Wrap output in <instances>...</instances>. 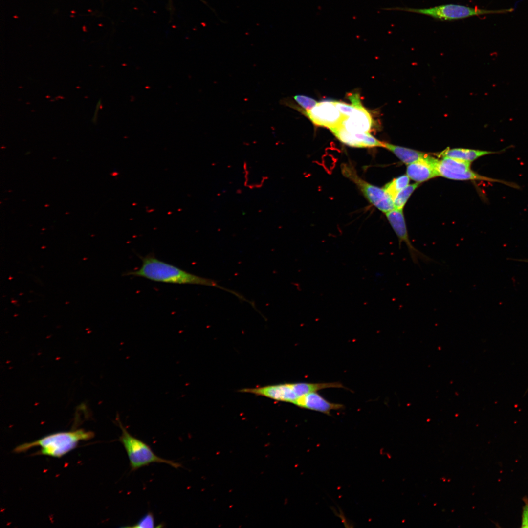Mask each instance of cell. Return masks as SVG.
Segmentation results:
<instances>
[{
	"instance_id": "6da1fadb",
	"label": "cell",
	"mask_w": 528,
	"mask_h": 528,
	"mask_svg": "<svg viewBox=\"0 0 528 528\" xmlns=\"http://www.w3.org/2000/svg\"><path fill=\"white\" fill-rule=\"evenodd\" d=\"M142 264L137 270L126 272L125 276L144 278L150 280L165 283L199 285L217 287L227 291L243 300L244 297L233 290L219 285L212 279L188 272L173 264L157 258L151 253L140 257Z\"/></svg>"
},
{
	"instance_id": "7a4b0ae2",
	"label": "cell",
	"mask_w": 528,
	"mask_h": 528,
	"mask_svg": "<svg viewBox=\"0 0 528 528\" xmlns=\"http://www.w3.org/2000/svg\"><path fill=\"white\" fill-rule=\"evenodd\" d=\"M94 436L93 432L82 429L58 432L31 442L21 444L17 446L13 452L22 453L32 447L40 446L41 449L37 454L60 458L74 449L79 441L90 440Z\"/></svg>"
},
{
	"instance_id": "3957f363",
	"label": "cell",
	"mask_w": 528,
	"mask_h": 528,
	"mask_svg": "<svg viewBox=\"0 0 528 528\" xmlns=\"http://www.w3.org/2000/svg\"><path fill=\"white\" fill-rule=\"evenodd\" d=\"M116 423L121 430L118 440L123 445L128 455L130 465L134 471L152 463H163L175 468L182 467L180 463L161 458L156 455L145 442L132 436L124 426L119 418Z\"/></svg>"
},
{
	"instance_id": "277c9868",
	"label": "cell",
	"mask_w": 528,
	"mask_h": 528,
	"mask_svg": "<svg viewBox=\"0 0 528 528\" xmlns=\"http://www.w3.org/2000/svg\"><path fill=\"white\" fill-rule=\"evenodd\" d=\"M386 10H398L420 14L442 21L463 19L468 17L490 14H502L511 12L513 9L487 10L473 8L464 5L448 4L428 8H413L408 7H394Z\"/></svg>"
},
{
	"instance_id": "5b68a950",
	"label": "cell",
	"mask_w": 528,
	"mask_h": 528,
	"mask_svg": "<svg viewBox=\"0 0 528 528\" xmlns=\"http://www.w3.org/2000/svg\"><path fill=\"white\" fill-rule=\"evenodd\" d=\"M471 162L448 157L437 160L436 169L439 176L458 180H480L497 182L517 189L518 184L502 179L491 178L481 175L471 170Z\"/></svg>"
},
{
	"instance_id": "8992f818",
	"label": "cell",
	"mask_w": 528,
	"mask_h": 528,
	"mask_svg": "<svg viewBox=\"0 0 528 528\" xmlns=\"http://www.w3.org/2000/svg\"><path fill=\"white\" fill-rule=\"evenodd\" d=\"M343 175L352 180L359 188L365 197L374 207L386 213L395 208L393 198L385 188L365 181L357 174L354 169L348 164L341 166Z\"/></svg>"
},
{
	"instance_id": "52a82bcc",
	"label": "cell",
	"mask_w": 528,
	"mask_h": 528,
	"mask_svg": "<svg viewBox=\"0 0 528 528\" xmlns=\"http://www.w3.org/2000/svg\"><path fill=\"white\" fill-rule=\"evenodd\" d=\"M387 220L398 239L399 247L404 243L413 262L419 265V260L428 263L435 261L413 246L410 241L402 209H394L385 213Z\"/></svg>"
},
{
	"instance_id": "ba28073f",
	"label": "cell",
	"mask_w": 528,
	"mask_h": 528,
	"mask_svg": "<svg viewBox=\"0 0 528 528\" xmlns=\"http://www.w3.org/2000/svg\"><path fill=\"white\" fill-rule=\"evenodd\" d=\"M305 115L316 126L329 129L340 125L345 117L338 110L333 101L318 102L312 109L305 110Z\"/></svg>"
},
{
	"instance_id": "9c48e42d",
	"label": "cell",
	"mask_w": 528,
	"mask_h": 528,
	"mask_svg": "<svg viewBox=\"0 0 528 528\" xmlns=\"http://www.w3.org/2000/svg\"><path fill=\"white\" fill-rule=\"evenodd\" d=\"M242 392L264 396L277 401L293 403L298 398L293 383H284L254 388L242 389Z\"/></svg>"
},
{
	"instance_id": "30bf717a",
	"label": "cell",
	"mask_w": 528,
	"mask_h": 528,
	"mask_svg": "<svg viewBox=\"0 0 528 528\" xmlns=\"http://www.w3.org/2000/svg\"><path fill=\"white\" fill-rule=\"evenodd\" d=\"M437 159L428 157L408 164L406 174L409 177L417 183L427 181L439 176L436 169Z\"/></svg>"
},
{
	"instance_id": "8fae6325",
	"label": "cell",
	"mask_w": 528,
	"mask_h": 528,
	"mask_svg": "<svg viewBox=\"0 0 528 528\" xmlns=\"http://www.w3.org/2000/svg\"><path fill=\"white\" fill-rule=\"evenodd\" d=\"M293 404L302 408L320 412L327 415H330L331 410H338L343 407L342 404L328 401L316 392L299 396Z\"/></svg>"
},
{
	"instance_id": "7c38bea8",
	"label": "cell",
	"mask_w": 528,
	"mask_h": 528,
	"mask_svg": "<svg viewBox=\"0 0 528 528\" xmlns=\"http://www.w3.org/2000/svg\"><path fill=\"white\" fill-rule=\"evenodd\" d=\"M372 123L371 114L362 104L352 115L345 117L340 125L350 132L362 133L369 132Z\"/></svg>"
},
{
	"instance_id": "4fadbf2b",
	"label": "cell",
	"mask_w": 528,
	"mask_h": 528,
	"mask_svg": "<svg viewBox=\"0 0 528 528\" xmlns=\"http://www.w3.org/2000/svg\"><path fill=\"white\" fill-rule=\"evenodd\" d=\"M509 147H507L500 151H491L486 150H475L464 148H447L440 154V155L442 157H448L457 158L466 161L471 162L480 157L495 154H500L504 153Z\"/></svg>"
},
{
	"instance_id": "5bb4252c",
	"label": "cell",
	"mask_w": 528,
	"mask_h": 528,
	"mask_svg": "<svg viewBox=\"0 0 528 528\" xmlns=\"http://www.w3.org/2000/svg\"><path fill=\"white\" fill-rule=\"evenodd\" d=\"M384 148L391 151L402 162L407 165L430 156L422 152L387 142H384Z\"/></svg>"
},
{
	"instance_id": "9a60e30c",
	"label": "cell",
	"mask_w": 528,
	"mask_h": 528,
	"mask_svg": "<svg viewBox=\"0 0 528 528\" xmlns=\"http://www.w3.org/2000/svg\"><path fill=\"white\" fill-rule=\"evenodd\" d=\"M294 391L299 397L308 393L317 392L319 390L329 388H343L344 386L339 382L330 383H293Z\"/></svg>"
},
{
	"instance_id": "2e32d148",
	"label": "cell",
	"mask_w": 528,
	"mask_h": 528,
	"mask_svg": "<svg viewBox=\"0 0 528 528\" xmlns=\"http://www.w3.org/2000/svg\"><path fill=\"white\" fill-rule=\"evenodd\" d=\"M330 130L337 138L344 144L353 147L362 148L355 133L349 132L341 125Z\"/></svg>"
},
{
	"instance_id": "e0dca14e",
	"label": "cell",
	"mask_w": 528,
	"mask_h": 528,
	"mask_svg": "<svg viewBox=\"0 0 528 528\" xmlns=\"http://www.w3.org/2000/svg\"><path fill=\"white\" fill-rule=\"evenodd\" d=\"M419 184L416 182L412 184H409L395 196L393 201L395 209H403L408 198L418 187Z\"/></svg>"
},
{
	"instance_id": "ac0fdd59",
	"label": "cell",
	"mask_w": 528,
	"mask_h": 528,
	"mask_svg": "<svg viewBox=\"0 0 528 528\" xmlns=\"http://www.w3.org/2000/svg\"><path fill=\"white\" fill-rule=\"evenodd\" d=\"M410 178L406 175H402L387 183L384 188L394 198L395 196L401 190L409 185Z\"/></svg>"
},
{
	"instance_id": "d6986e66",
	"label": "cell",
	"mask_w": 528,
	"mask_h": 528,
	"mask_svg": "<svg viewBox=\"0 0 528 528\" xmlns=\"http://www.w3.org/2000/svg\"><path fill=\"white\" fill-rule=\"evenodd\" d=\"M126 528H153L155 527L154 518L152 512H148L133 525L124 526Z\"/></svg>"
},
{
	"instance_id": "ffe728a7",
	"label": "cell",
	"mask_w": 528,
	"mask_h": 528,
	"mask_svg": "<svg viewBox=\"0 0 528 528\" xmlns=\"http://www.w3.org/2000/svg\"><path fill=\"white\" fill-rule=\"evenodd\" d=\"M333 102L338 110L345 117H348L352 115L356 111L358 107L362 105L361 103L357 105L352 104H349L340 101Z\"/></svg>"
},
{
	"instance_id": "44dd1931",
	"label": "cell",
	"mask_w": 528,
	"mask_h": 528,
	"mask_svg": "<svg viewBox=\"0 0 528 528\" xmlns=\"http://www.w3.org/2000/svg\"><path fill=\"white\" fill-rule=\"evenodd\" d=\"M294 99L305 110H310L318 103L314 99L303 95H296L294 96Z\"/></svg>"
},
{
	"instance_id": "7402d4cb",
	"label": "cell",
	"mask_w": 528,
	"mask_h": 528,
	"mask_svg": "<svg viewBox=\"0 0 528 528\" xmlns=\"http://www.w3.org/2000/svg\"><path fill=\"white\" fill-rule=\"evenodd\" d=\"M522 515L521 527L528 528V500L525 499Z\"/></svg>"
},
{
	"instance_id": "603a6c76",
	"label": "cell",
	"mask_w": 528,
	"mask_h": 528,
	"mask_svg": "<svg viewBox=\"0 0 528 528\" xmlns=\"http://www.w3.org/2000/svg\"><path fill=\"white\" fill-rule=\"evenodd\" d=\"M520 261H523L528 262V260H520Z\"/></svg>"
}]
</instances>
